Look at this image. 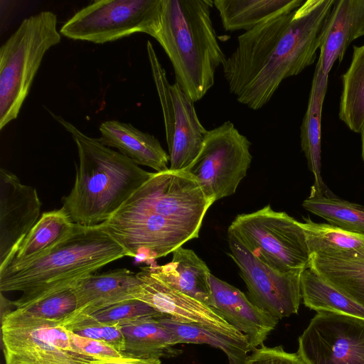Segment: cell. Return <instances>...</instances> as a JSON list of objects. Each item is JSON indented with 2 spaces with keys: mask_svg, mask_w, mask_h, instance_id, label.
Masks as SVG:
<instances>
[{
  "mask_svg": "<svg viewBox=\"0 0 364 364\" xmlns=\"http://www.w3.org/2000/svg\"><path fill=\"white\" fill-rule=\"evenodd\" d=\"M335 0H306L237 38L223 64L229 91L253 110L266 105L282 81L312 65Z\"/></svg>",
  "mask_w": 364,
  "mask_h": 364,
  "instance_id": "cell-1",
  "label": "cell"
},
{
  "mask_svg": "<svg viewBox=\"0 0 364 364\" xmlns=\"http://www.w3.org/2000/svg\"><path fill=\"white\" fill-rule=\"evenodd\" d=\"M53 118L75 142L79 164L73 186L62 208L73 222L85 227L108 220L153 174L119 151L89 136L60 116Z\"/></svg>",
  "mask_w": 364,
  "mask_h": 364,
  "instance_id": "cell-2",
  "label": "cell"
},
{
  "mask_svg": "<svg viewBox=\"0 0 364 364\" xmlns=\"http://www.w3.org/2000/svg\"><path fill=\"white\" fill-rule=\"evenodd\" d=\"M125 256L127 252L101 224H75L70 235L43 256L20 267L0 271V291H21L11 304L23 308L73 287L79 279Z\"/></svg>",
  "mask_w": 364,
  "mask_h": 364,
  "instance_id": "cell-3",
  "label": "cell"
},
{
  "mask_svg": "<svg viewBox=\"0 0 364 364\" xmlns=\"http://www.w3.org/2000/svg\"><path fill=\"white\" fill-rule=\"evenodd\" d=\"M213 6L211 0H162L154 37L171 63L175 83L194 102L214 85L226 59L210 16Z\"/></svg>",
  "mask_w": 364,
  "mask_h": 364,
  "instance_id": "cell-4",
  "label": "cell"
},
{
  "mask_svg": "<svg viewBox=\"0 0 364 364\" xmlns=\"http://www.w3.org/2000/svg\"><path fill=\"white\" fill-rule=\"evenodd\" d=\"M57 16L43 11L22 21L0 48V130L17 118L46 53L61 41Z\"/></svg>",
  "mask_w": 364,
  "mask_h": 364,
  "instance_id": "cell-5",
  "label": "cell"
},
{
  "mask_svg": "<svg viewBox=\"0 0 364 364\" xmlns=\"http://www.w3.org/2000/svg\"><path fill=\"white\" fill-rule=\"evenodd\" d=\"M228 231L270 267L289 272L307 267L310 254L301 222L269 205L238 215Z\"/></svg>",
  "mask_w": 364,
  "mask_h": 364,
  "instance_id": "cell-6",
  "label": "cell"
},
{
  "mask_svg": "<svg viewBox=\"0 0 364 364\" xmlns=\"http://www.w3.org/2000/svg\"><path fill=\"white\" fill-rule=\"evenodd\" d=\"M6 364H90L97 360L76 348L62 322L15 309L1 316Z\"/></svg>",
  "mask_w": 364,
  "mask_h": 364,
  "instance_id": "cell-7",
  "label": "cell"
},
{
  "mask_svg": "<svg viewBox=\"0 0 364 364\" xmlns=\"http://www.w3.org/2000/svg\"><path fill=\"white\" fill-rule=\"evenodd\" d=\"M161 11L162 0H96L77 11L59 32L70 39L96 44L136 33L154 38Z\"/></svg>",
  "mask_w": 364,
  "mask_h": 364,
  "instance_id": "cell-8",
  "label": "cell"
},
{
  "mask_svg": "<svg viewBox=\"0 0 364 364\" xmlns=\"http://www.w3.org/2000/svg\"><path fill=\"white\" fill-rule=\"evenodd\" d=\"M250 146L234 124L226 121L207 131L198 156L186 171L210 200L232 196L250 168Z\"/></svg>",
  "mask_w": 364,
  "mask_h": 364,
  "instance_id": "cell-9",
  "label": "cell"
},
{
  "mask_svg": "<svg viewBox=\"0 0 364 364\" xmlns=\"http://www.w3.org/2000/svg\"><path fill=\"white\" fill-rule=\"evenodd\" d=\"M146 51L164 117L169 169L186 171L198 156L208 130L199 120L194 102L176 83L170 84L149 41Z\"/></svg>",
  "mask_w": 364,
  "mask_h": 364,
  "instance_id": "cell-10",
  "label": "cell"
},
{
  "mask_svg": "<svg viewBox=\"0 0 364 364\" xmlns=\"http://www.w3.org/2000/svg\"><path fill=\"white\" fill-rule=\"evenodd\" d=\"M213 203L188 171L168 169L153 173L122 207L151 212L199 231Z\"/></svg>",
  "mask_w": 364,
  "mask_h": 364,
  "instance_id": "cell-11",
  "label": "cell"
},
{
  "mask_svg": "<svg viewBox=\"0 0 364 364\" xmlns=\"http://www.w3.org/2000/svg\"><path fill=\"white\" fill-rule=\"evenodd\" d=\"M127 256L157 259L172 253L199 231L144 210L121 207L101 224Z\"/></svg>",
  "mask_w": 364,
  "mask_h": 364,
  "instance_id": "cell-12",
  "label": "cell"
},
{
  "mask_svg": "<svg viewBox=\"0 0 364 364\" xmlns=\"http://www.w3.org/2000/svg\"><path fill=\"white\" fill-rule=\"evenodd\" d=\"M228 242L230 257L240 269L251 301L278 320L297 314L301 300V275L304 269L276 270L255 257L230 231Z\"/></svg>",
  "mask_w": 364,
  "mask_h": 364,
  "instance_id": "cell-13",
  "label": "cell"
},
{
  "mask_svg": "<svg viewBox=\"0 0 364 364\" xmlns=\"http://www.w3.org/2000/svg\"><path fill=\"white\" fill-rule=\"evenodd\" d=\"M306 364H364V320L318 311L299 338Z\"/></svg>",
  "mask_w": 364,
  "mask_h": 364,
  "instance_id": "cell-14",
  "label": "cell"
},
{
  "mask_svg": "<svg viewBox=\"0 0 364 364\" xmlns=\"http://www.w3.org/2000/svg\"><path fill=\"white\" fill-rule=\"evenodd\" d=\"M41 202L35 188L14 173L0 169V270L14 257L20 245L40 219Z\"/></svg>",
  "mask_w": 364,
  "mask_h": 364,
  "instance_id": "cell-15",
  "label": "cell"
},
{
  "mask_svg": "<svg viewBox=\"0 0 364 364\" xmlns=\"http://www.w3.org/2000/svg\"><path fill=\"white\" fill-rule=\"evenodd\" d=\"M138 276L140 282L135 299L181 322L200 325L230 338L248 341L211 307L166 285L147 267L141 268Z\"/></svg>",
  "mask_w": 364,
  "mask_h": 364,
  "instance_id": "cell-16",
  "label": "cell"
},
{
  "mask_svg": "<svg viewBox=\"0 0 364 364\" xmlns=\"http://www.w3.org/2000/svg\"><path fill=\"white\" fill-rule=\"evenodd\" d=\"M210 282L209 306L242 333L252 348L263 346L279 320L257 307L243 292L226 282L211 274Z\"/></svg>",
  "mask_w": 364,
  "mask_h": 364,
  "instance_id": "cell-17",
  "label": "cell"
},
{
  "mask_svg": "<svg viewBox=\"0 0 364 364\" xmlns=\"http://www.w3.org/2000/svg\"><path fill=\"white\" fill-rule=\"evenodd\" d=\"M364 36V0H335L320 36L318 64L328 75L336 60L341 62L349 45Z\"/></svg>",
  "mask_w": 364,
  "mask_h": 364,
  "instance_id": "cell-18",
  "label": "cell"
},
{
  "mask_svg": "<svg viewBox=\"0 0 364 364\" xmlns=\"http://www.w3.org/2000/svg\"><path fill=\"white\" fill-rule=\"evenodd\" d=\"M139 282L138 272L125 268L83 277L73 286L77 300L75 314H92L115 304L135 299Z\"/></svg>",
  "mask_w": 364,
  "mask_h": 364,
  "instance_id": "cell-19",
  "label": "cell"
},
{
  "mask_svg": "<svg viewBox=\"0 0 364 364\" xmlns=\"http://www.w3.org/2000/svg\"><path fill=\"white\" fill-rule=\"evenodd\" d=\"M99 129L98 139L103 145L118 149L136 164L150 167L156 172L169 169L168 154L154 135L117 120L105 121Z\"/></svg>",
  "mask_w": 364,
  "mask_h": 364,
  "instance_id": "cell-20",
  "label": "cell"
},
{
  "mask_svg": "<svg viewBox=\"0 0 364 364\" xmlns=\"http://www.w3.org/2000/svg\"><path fill=\"white\" fill-rule=\"evenodd\" d=\"M147 268L169 287L210 305L211 274L206 264L192 250L180 247L172 252L170 262Z\"/></svg>",
  "mask_w": 364,
  "mask_h": 364,
  "instance_id": "cell-21",
  "label": "cell"
},
{
  "mask_svg": "<svg viewBox=\"0 0 364 364\" xmlns=\"http://www.w3.org/2000/svg\"><path fill=\"white\" fill-rule=\"evenodd\" d=\"M328 79V75L322 72L317 63L307 109L301 125V147L306 156L309 169L314 176L310 195H326L331 193L323 181L321 156V113Z\"/></svg>",
  "mask_w": 364,
  "mask_h": 364,
  "instance_id": "cell-22",
  "label": "cell"
},
{
  "mask_svg": "<svg viewBox=\"0 0 364 364\" xmlns=\"http://www.w3.org/2000/svg\"><path fill=\"white\" fill-rule=\"evenodd\" d=\"M307 267L364 307V245L332 255H310Z\"/></svg>",
  "mask_w": 364,
  "mask_h": 364,
  "instance_id": "cell-23",
  "label": "cell"
},
{
  "mask_svg": "<svg viewBox=\"0 0 364 364\" xmlns=\"http://www.w3.org/2000/svg\"><path fill=\"white\" fill-rule=\"evenodd\" d=\"M304 0H214L226 31L245 32L298 9Z\"/></svg>",
  "mask_w": 364,
  "mask_h": 364,
  "instance_id": "cell-24",
  "label": "cell"
},
{
  "mask_svg": "<svg viewBox=\"0 0 364 364\" xmlns=\"http://www.w3.org/2000/svg\"><path fill=\"white\" fill-rule=\"evenodd\" d=\"M160 318H144L120 326L124 339L122 355L136 358L161 359L181 354L182 351L175 348L173 337L161 323Z\"/></svg>",
  "mask_w": 364,
  "mask_h": 364,
  "instance_id": "cell-25",
  "label": "cell"
},
{
  "mask_svg": "<svg viewBox=\"0 0 364 364\" xmlns=\"http://www.w3.org/2000/svg\"><path fill=\"white\" fill-rule=\"evenodd\" d=\"M75 227L63 208L43 213L4 269L20 267L39 258L70 235Z\"/></svg>",
  "mask_w": 364,
  "mask_h": 364,
  "instance_id": "cell-26",
  "label": "cell"
},
{
  "mask_svg": "<svg viewBox=\"0 0 364 364\" xmlns=\"http://www.w3.org/2000/svg\"><path fill=\"white\" fill-rule=\"evenodd\" d=\"M160 321L172 334L176 345L195 343L211 346L225 353L229 364H245L249 353L255 350L248 341L230 338L200 325L181 322L167 315L161 317Z\"/></svg>",
  "mask_w": 364,
  "mask_h": 364,
  "instance_id": "cell-27",
  "label": "cell"
},
{
  "mask_svg": "<svg viewBox=\"0 0 364 364\" xmlns=\"http://www.w3.org/2000/svg\"><path fill=\"white\" fill-rule=\"evenodd\" d=\"M301 293L304 304L310 309L364 320V307L333 287L309 267L301 273Z\"/></svg>",
  "mask_w": 364,
  "mask_h": 364,
  "instance_id": "cell-28",
  "label": "cell"
},
{
  "mask_svg": "<svg viewBox=\"0 0 364 364\" xmlns=\"http://www.w3.org/2000/svg\"><path fill=\"white\" fill-rule=\"evenodd\" d=\"M338 116L354 132L364 123V44L353 46L350 65L342 76Z\"/></svg>",
  "mask_w": 364,
  "mask_h": 364,
  "instance_id": "cell-29",
  "label": "cell"
},
{
  "mask_svg": "<svg viewBox=\"0 0 364 364\" xmlns=\"http://www.w3.org/2000/svg\"><path fill=\"white\" fill-rule=\"evenodd\" d=\"M304 208L344 230L364 235V207L341 199L333 193L310 195Z\"/></svg>",
  "mask_w": 364,
  "mask_h": 364,
  "instance_id": "cell-30",
  "label": "cell"
},
{
  "mask_svg": "<svg viewBox=\"0 0 364 364\" xmlns=\"http://www.w3.org/2000/svg\"><path fill=\"white\" fill-rule=\"evenodd\" d=\"M304 230L310 255H332L358 249L364 245V235L348 232L329 223H316L303 218Z\"/></svg>",
  "mask_w": 364,
  "mask_h": 364,
  "instance_id": "cell-31",
  "label": "cell"
},
{
  "mask_svg": "<svg viewBox=\"0 0 364 364\" xmlns=\"http://www.w3.org/2000/svg\"><path fill=\"white\" fill-rule=\"evenodd\" d=\"M62 323L73 333L104 342L121 353L124 350V339L119 324L103 323L86 314H74Z\"/></svg>",
  "mask_w": 364,
  "mask_h": 364,
  "instance_id": "cell-32",
  "label": "cell"
},
{
  "mask_svg": "<svg viewBox=\"0 0 364 364\" xmlns=\"http://www.w3.org/2000/svg\"><path fill=\"white\" fill-rule=\"evenodd\" d=\"M73 286L57 291L27 306L17 309L37 318L63 322L77 309V300Z\"/></svg>",
  "mask_w": 364,
  "mask_h": 364,
  "instance_id": "cell-33",
  "label": "cell"
},
{
  "mask_svg": "<svg viewBox=\"0 0 364 364\" xmlns=\"http://www.w3.org/2000/svg\"><path fill=\"white\" fill-rule=\"evenodd\" d=\"M90 315L99 321L119 326L144 318L166 316L138 299L124 301Z\"/></svg>",
  "mask_w": 364,
  "mask_h": 364,
  "instance_id": "cell-34",
  "label": "cell"
},
{
  "mask_svg": "<svg viewBox=\"0 0 364 364\" xmlns=\"http://www.w3.org/2000/svg\"><path fill=\"white\" fill-rule=\"evenodd\" d=\"M245 364H306L297 353H288L282 346H262L255 349Z\"/></svg>",
  "mask_w": 364,
  "mask_h": 364,
  "instance_id": "cell-35",
  "label": "cell"
},
{
  "mask_svg": "<svg viewBox=\"0 0 364 364\" xmlns=\"http://www.w3.org/2000/svg\"><path fill=\"white\" fill-rule=\"evenodd\" d=\"M68 333L77 350L95 359L102 360L123 356L119 351L104 342L80 336L70 331Z\"/></svg>",
  "mask_w": 364,
  "mask_h": 364,
  "instance_id": "cell-36",
  "label": "cell"
},
{
  "mask_svg": "<svg viewBox=\"0 0 364 364\" xmlns=\"http://www.w3.org/2000/svg\"><path fill=\"white\" fill-rule=\"evenodd\" d=\"M160 359H142L128 356L95 360L90 364H161Z\"/></svg>",
  "mask_w": 364,
  "mask_h": 364,
  "instance_id": "cell-37",
  "label": "cell"
},
{
  "mask_svg": "<svg viewBox=\"0 0 364 364\" xmlns=\"http://www.w3.org/2000/svg\"><path fill=\"white\" fill-rule=\"evenodd\" d=\"M360 133L361 136V154L363 161L364 162V123L360 129Z\"/></svg>",
  "mask_w": 364,
  "mask_h": 364,
  "instance_id": "cell-38",
  "label": "cell"
}]
</instances>
